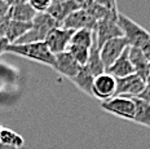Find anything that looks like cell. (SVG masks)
Instances as JSON below:
<instances>
[{
    "instance_id": "obj_5",
    "label": "cell",
    "mask_w": 150,
    "mask_h": 149,
    "mask_svg": "<svg viewBox=\"0 0 150 149\" xmlns=\"http://www.w3.org/2000/svg\"><path fill=\"white\" fill-rule=\"evenodd\" d=\"M88 3V0H65L62 3L52 4L51 8L47 11V13L56 21V23L60 27L67 16H70L71 13L79 11V9H86Z\"/></svg>"
},
{
    "instance_id": "obj_20",
    "label": "cell",
    "mask_w": 150,
    "mask_h": 149,
    "mask_svg": "<svg viewBox=\"0 0 150 149\" xmlns=\"http://www.w3.org/2000/svg\"><path fill=\"white\" fill-rule=\"evenodd\" d=\"M95 38H96L95 30H89V29L76 30V31H74L73 36H71L70 44L82 45V47H86V48H91L92 44H93Z\"/></svg>"
},
{
    "instance_id": "obj_2",
    "label": "cell",
    "mask_w": 150,
    "mask_h": 149,
    "mask_svg": "<svg viewBox=\"0 0 150 149\" xmlns=\"http://www.w3.org/2000/svg\"><path fill=\"white\" fill-rule=\"evenodd\" d=\"M54 27H58L56 21L48 13H38L33 21V27L29 33L21 36L13 44H29V43H39L44 42L48 33Z\"/></svg>"
},
{
    "instance_id": "obj_23",
    "label": "cell",
    "mask_w": 150,
    "mask_h": 149,
    "mask_svg": "<svg viewBox=\"0 0 150 149\" xmlns=\"http://www.w3.org/2000/svg\"><path fill=\"white\" fill-rule=\"evenodd\" d=\"M29 4L35 9L36 13H45L53 4V0H29Z\"/></svg>"
},
{
    "instance_id": "obj_14",
    "label": "cell",
    "mask_w": 150,
    "mask_h": 149,
    "mask_svg": "<svg viewBox=\"0 0 150 149\" xmlns=\"http://www.w3.org/2000/svg\"><path fill=\"white\" fill-rule=\"evenodd\" d=\"M128 57H129L131 64H132L133 69H135V73L141 77L144 80H146V78L149 77V61L142 55L141 49L129 47V49H128Z\"/></svg>"
},
{
    "instance_id": "obj_16",
    "label": "cell",
    "mask_w": 150,
    "mask_h": 149,
    "mask_svg": "<svg viewBox=\"0 0 150 149\" xmlns=\"http://www.w3.org/2000/svg\"><path fill=\"white\" fill-rule=\"evenodd\" d=\"M31 27H33V22L26 23V22H20V21L11 20L8 23L7 31H5V39L11 44H13L21 36H23L26 33H29L31 30Z\"/></svg>"
},
{
    "instance_id": "obj_22",
    "label": "cell",
    "mask_w": 150,
    "mask_h": 149,
    "mask_svg": "<svg viewBox=\"0 0 150 149\" xmlns=\"http://www.w3.org/2000/svg\"><path fill=\"white\" fill-rule=\"evenodd\" d=\"M89 51H91V48H86V47H82V45H75V44H69V47H67V52L82 66H86L87 62H88Z\"/></svg>"
},
{
    "instance_id": "obj_12",
    "label": "cell",
    "mask_w": 150,
    "mask_h": 149,
    "mask_svg": "<svg viewBox=\"0 0 150 149\" xmlns=\"http://www.w3.org/2000/svg\"><path fill=\"white\" fill-rule=\"evenodd\" d=\"M82 65L78 62L67 51L54 56V67L53 69L58 74L64 75L65 78H69L70 80L78 75V73L82 70Z\"/></svg>"
},
{
    "instance_id": "obj_6",
    "label": "cell",
    "mask_w": 150,
    "mask_h": 149,
    "mask_svg": "<svg viewBox=\"0 0 150 149\" xmlns=\"http://www.w3.org/2000/svg\"><path fill=\"white\" fill-rule=\"evenodd\" d=\"M95 34H96V40H97L98 49L101 48L106 42H109V40L123 36V33H122L119 25H118V16L97 21Z\"/></svg>"
},
{
    "instance_id": "obj_17",
    "label": "cell",
    "mask_w": 150,
    "mask_h": 149,
    "mask_svg": "<svg viewBox=\"0 0 150 149\" xmlns=\"http://www.w3.org/2000/svg\"><path fill=\"white\" fill-rule=\"evenodd\" d=\"M95 78L96 77L87 69V66H83L82 70L78 73V75L71 79V82L86 95L92 96V87H93Z\"/></svg>"
},
{
    "instance_id": "obj_25",
    "label": "cell",
    "mask_w": 150,
    "mask_h": 149,
    "mask_svg": "<svg viewBox=\"0 0 150 149\" xmlns=\"http://www.w3.org/2000/svg\"><path fill=\"white\" fill-rule=\"evenodd\" d=\"M9 9H11V7H9L8 3L4 1V0H0V21L8 16Z\"/></svg>"
},
{
    "instance_id": "obj_32",
    "label": "cell",
    "mask_w": 150,
    "mask_h": 149,
    "mask_svg": "<svg viewBox=\"0 0 150 149\" xmlns=\"http://www.w3.org/2000/svg\"><path fill=\"white\" fill-rule=\"evenodd\" d=\"M149 75H150V62H149Z\"/></svg>"
},
{
    "instance_id": "obj_30",
    "label": "cell",
    "mask_w": 150,
    "mask_h": 149,
    "mask_svg": "<svg viewBox=\"0 0 150 149\" xmlns=\"http://www.w3.org/2000/svg\"><path fill=\"white\" fill-rule=\"evenodd\" d=\"M0 149H17L16 147H12V145H5V144H0Z\"/></svg>"
},
{
    "instance_id": "obj_24",
    "label": "cell",
    "mask_w": 150,
    "mask_h": 149,
    "mask_svg": "<svg viewBox=\"0 0 150 149\" xmlns=\"http://www.w3.org/2000/svg\"><path fill=\"white\" fill-rule=\"evenodd\" d=\"M92 3H96V4L101 5L109 11L114 12V13H118V9H117V0H89Z\"/></svg>"
},
{
    "instance_id": "obj_15",
    "label": "cell",
    "mask_w": 150,
    "mask_h": 149,
    "mask_svg": "<svg viewBox=\"0 0 150 149\" xmlns=\"http://www.w3.org/2000/svg\"><path fill=\"white\" fill-rule=\"evenodd\" d=\"M36 14H38L36 11L31 7L29 3H25V4H20V5H14V7H11V9H9L11 20L20 21V22L31 23L34 21V18L36 17Z\"/></svg>"
},
{
    "instance_id": "obj_33",
    "label": "cell",
    "mask_w": 150,
    "mask_h": 149,
    "mask_svg": "<svg viewBox=\"0 0 150 149\" xmlns=\"http://www.w3.org/2000/svg\"><path fill=\"white\" fill-rule=\"evenodd\" d=\"M4 1H7V3H8V1H9V0H4Z\"/></svg>"
},
{
    "instance_id": "obj_9",
    "label": "cell",
    "mask_w": 150,
    "mask_h": 149,
    "mask_svg": "<svg viewBox=\"0 0 150 149\" xmlns=\"http://www.w3.org/2000/svg\"><path fill=\"white\" fill-rule=\"evenodd\" d=\"M117 91V79L109 73L101 74L96 77L92 87V96L101 101L110 100L115 96Z\"/></svg>"
},
{
    "instance_id": "obj_1",
    "label": "cell",
    "mask_w": 150,
    "mask_h": 149,
    "mask_svg": "<svg viewBox=\"0 0 150 149\" xmlns=\"http://www.w3.org/2000/svg\"><path fill=\"white\" fill-rule=\"evenodd\" d=\"M7 53H13L27 60L54 67V55L49 51L44 42L29 43V44H9Z\"/></svg>"
},
{
    "instance_id": "obj_7",
    "label": "cell",
    "mask_w": 150,
    "mask_h": 149,
    "mask_svg": "<svg viewBox=\"0 0 150 149\" xmlns=\"http://www.w3.org/2000/svg\"><path fill=\"white\" fill-rule=\"evenodd\" d=\"M129 47L128 42L124 39V36H119V38H114L109 42H106L101 48H100V57L104 64L105 69L110 67L118 58L120 57V55L126 51V48Z\"/></svg>"
},
{
    "instance_id": "obj_21",
    "label": "cell",
    "mask_w": 150,
    "mask_h": 149,
    "mask_svg": "<svg viewBox=\"0 0 150 149\" xmlns=\"http://www.w3.org/2000/svg\"><path fill=\"white\" fill-rule=\"evenodd\" d=\"M0 144L12 145V147H16L18 149L23 145V138L18 133H16L14 131H12V130L3 127L1 132H0Z\"/></svg>"
},
{
    "instance_id": "obj_4",
    "label": "cell",
    "mask_w": 150,
    "mask_h": 149,
    "mask_svg": "<svg viewBox=\"0 0 150 149\" xmlns=\"http://www.w3.org/2000/svg\"><path fill=\"white\" fill-rule=\"evenodd\" d=\"M101 108L112 116L126 121H133L135 117V102L127 96H114L110 100L102 101Z\"/></svg>"
},
{
    "instance_id": "obj_27",
    "label": "cell",
    "mask_w": 150,
    "mask_h": 149,
    "mask_svg": "<svg viewBox=\"0 0 150 149\" xmlns=\"http://www.w3.org/2000/svg\"><path fill=\"white\" fill-rule=\"evenodd\" d=\"M137 97L141 99V100H144V101H146L148 104H150V87L146 86L145 89H144V91L139 96H137Z\"/></svg>"
},
{
    "instance_id": "obj_18",
    "label": "cell",
    "mask_w": 150,
    "mask_h": 149,
    "mask_svg": "<svg viewBox=\"0 0 150 149\" xmlns=\"http://www.w3.org/2000/svg\"><path fill=\"white\" fill-rule=\"evenodd\" d=\"M135 102V117L133 122L150 128V104L139 97H131Z\"/></svg>"
},
{
    "instance_id": "obj_13",
    "label": "cell",
    "mask_w": 150,
    "mask_h": 149,
    "mask_svg": "<svg viewBox=\"0 0 150 149\" xmlns=\"http://www.w3.org/2000/svg\"><path fill=\"white\" fill-rule=\"evenodd\" d=\"M128 49H129V47H127L126 51L120 55V57L118 58L110 67L106 69V73H109L110 75H112L115 79L124 78V77L136 74L135 69H133L132 64H131V61H129V57H128Z\"/></svg>"
},
{
    "instance_id": "obj_11",
    "label": "cell",
    "mask_w": 150,
    "mask_h": 149,
    "mask_svg": "<svg viewBox=\"0 0 150 149\" xmlns=\"http://www.w3.org/2000/svg\"><path fill=\"white\" fill-rule=\"evenodd\" d=\"M96 25H97V20L87 9H79V11L74 12V13H71L70 16L65 18V21L61 23L60 27L76 31V30H82V29L95 30Z\"/></svg>"
},
{
    "instance_id": "obj_8",
    "label": "cell",
    "mask_w": 150,
    "mask_h": 149,
    "mask_svg": "<svg viewBox=\"0 0 150 149\" xmlns=\"http://www.w3.org/2000/svg\"><path fill=\"white\" fill-rule=\"evenodd\" d=\"M74 34V30L64 29V27H54L48 33L44 43L47 47L49 48V51L53 55H58L62 52L67 51V47L70 44L71 36Z\"/></svg>"
},
{
    "instance_id": "obj_29",
    "label": "cell",
    "mask_w": 150,
    "mask_h": 149,
    "mask_svg": "<svg viewBox=\"0 0 150 149\" xmlns=\"http://www.w3.org/2000/svg\"><path fill=\"white\" fill-rule=\"evenodd\" d=\"M25 3H29V0H9L8 4H9V7H14V5L25 4Z\"/></svg>"
},
{
    "instance_id": "obj_31",
    "label": "cell",
    "mask_w": 150,
    "mask_h": 149,
    "mask_svg": "<svg viewBox=\"0 0 150 149\" xmlns=\"http://www.w3.org/2000/svg\"><path fill=\"white\" fill-rule=\"evenodd\" d=\"M145 82H146V86H148V87H150V75L148 77V78H146V80H145Z\"/></svg>"
},
{
    "instance_id": "obj_19",
    "label": "cell",
    "mask_w": 150,
    "mask_h": 149,
    "mask_svg": "<svg viewBox=\"0 0 150 149\" xmlns=\"http://www.w3.org/2000/svg\"><path fill=\"white\" fill-rule=\"evenodd\" d=\"M86 66L95 77L101 75V74H104L106 71L104 64H102V61H101V57H100V49H98L97 40H96V38H95V40H93L92 47H91L89 58H88V62H87Z\"/></svg>"
},
{
    "instance_id": "obj_3",
    "label": "cell",
    "mask_w": 150,
    "mask_h": 149,
    "mask_svg": "<svg viewBox=\"0 0 150 149\" xmlns=\"http://www.w3.org/2000/svg\"><path fill=\"white\" fill-rule=\"evenodd\" d=\"M118 25L129 47L140 48L150 38V33L148 30H145L142 26H140L123 13H118Z\"/></svg>"
},
{
    "instance_id": "obj_10",
    "label": "cell",
    "mask_w": 150,
    "mask_h": 149,
    "mask_svg": "<svg viewBox=\"0 0 150 149\" xmlns=\"http://www.w3.org/2000/svg\"><path fill=\"white\" fill-rule=\"evenodd\" d=\"M145 87L146 82L137 74H132V75L124 77V78H118L115 96L137 97L145 89Z\"/></svg>"
},
{
    "instance_id": "obj_28",
    "label": "cell",
    "mask_w": 150,
    "mask_h": 149,
    "mask_svg": "<svg viewBox=\"0 0 150 149\" xmlns=\"http://www.w3.org/2000/svg\"><path fill=\"white\" fill-rule=\"evenodd\" d=\"M9 44H11V43H9L5 38L0 39V56H1L3 53H7V48H8Z\"/></svg>"
},
{
    "instance_id": "obj_26",
    "label": "cell",
    "mask_w": 150,
    "mask_h": 149,
    "mask_svg": "<svg viewBox=\"0 0 150 149\" xmlns=\"http://www.w3.org/2000/svg\"><path fill=\"white\" fill-rule=\"evenodd\" d=\"M140 49H141V52H142V55L145 56V58L150 62V38L146 40L145 43L140 47Z\"/></svg>"
}]
</instances>
